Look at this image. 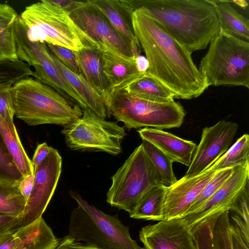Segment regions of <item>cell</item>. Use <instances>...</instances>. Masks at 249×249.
<instances>
[{"label": "cell", "mask_w": 249, "mask_h": 249, "mask_svg": "<svg viewBox=\"0 0 249 249\" xmlns=\"http://www.w3.org/2000/svg\"><path fill=\"white\" fill-rule=\"evenodd\" d=\"M135 36L148 62L147 72L174 94L175 98L198 97L208 88L192 53L139 9L132 15Z\"/></svg>", "instance_id": "obj_1"}, {"label": "cell", "mask_w": 249, "mask_h": 249, "mask_svg": "<svg viewBox=\"0 0 249 249\" xmlns=\"http://www.w3.org/2000/svg\"><path fill=\"white\" fill-rule=\"evenodd\" d=\"M191 53L205 49L220 32L212 0H129Z\"/></svg>", "instance_id": "obj_2"}, {"label": "cell", "mask_w": 249, "mask_h": 249, "mask_svg": "<svg viewBox=\"0 0 249 249\" xmlns=\"http://www.w3.org/2000/svg\"><path fill=\"white\" fill-rule=\"evenodd\" d=\"M15 115L29 125L54 124L63 127L80 117L83 111L51 87L27 77L11 88Z\"/></svg>", "instance_id": "obj_3"}, {"label": "cell", "mask_w": 249, "mask_h": 249, "mask_svg": "<svg viewBox=\"0 0 249 249\" xmlns=\"http://www.w3.org/2000/svg\"><path fill=\"white\" fill-rule=\"evenodd\" d=\"M19 17L32 42L57 45L74 52L88 47L100 49L76 25L69 13L53 0H42L27 6Z\"/></svg>", "instance_id": "obj_4"}, {"label": "cell", "mask_w": 249, "mask_h": 249, "mask_svg": "<svg viewBox=\"0 0 249 249\" xmlns=\"http://www.w3.org/2000/svg\"><path fill=\"white\" fill-rule=\"evenodd\" d=\"M70 195L77 204L71 213L68 227V235L73 239L102 249H143L117 214L105 213L75 191H71Z\"/></svg>", "instance_id": "obj_5"}, {"label": "cell", "mask_w": 249, "mask_h": 249, "mask_svg": "<svg viewBox=\"0 0 249 249\" xmlns=\"http://www.w3.org/2000/svg\"><path fill=\"white\" fill-rule=\"evenodd\" d=\"M109 115L129 129L151 127L163 130L179 127L186 112L174 100L157 103L140 98L123 89H112L104 99Z\"/></svg>", "instance_id": "obj_6"}, {"label": "cell", "mask_w": 249, "mask_h": 249, "mask_svg": "<svg viewBox=\"0 0 249 249\" xmlns=\"http://www.w3.org/2000/svg\"><path fill=\"white\" fill-rule=\"evenodd\" d=\"M198 70L211 86L249 88V42L220 30L209 44Z\"/></svg>", "instance_id": "obj_7"}, {"label": "cell", "mask_w": 249, "mask_h": 249, "mask_svg": "<svg viewBox=\"0 0 249 249\" xmlns=\"http://www.w3.org/2000/svg\"><path fill=\"white\" fill-rule=\"evenodd\" d=\"M107 193L111 206L130 213L142 196L152 187L162 184L161 177L145 154L137 147L112 177Z\"/></svg>", "instance_id": "obj_8"}, {"label": "cell", "mask_w": 249, "mask_h": 249, "mask_svg": "<svg viewBox=\"0 0 249 249\" xmlns=\"http://www.w3.org/2000/svg\"><path fill=\"white\" fill-rule=\"evenodd\" d=\"M61 133L71 150L105 152L115 156L122 152V142L126 133L116 122L102 118L90 110L64 127Z\"/></svg>", "instance_id": "obj_9"}, {"label": "cell", "mask_w": 249, "mask_h": 249, "mask_svg": "<svg viewBox=\"0 0 249 249\" xmlns=\"http://www.w3.org/2000/svg\"><path fill=\"white\" fill-rule=\"evenodd\" d=\"M76 25L95 41L102 51L127 57H137L130 43L110 23L92 0H71L65 9Z\"/></svg>", "instance_id": "obj_10"}, {"label": "cell", "mask_w": 249, "mask_h": 249, "mask_svg": "<svg viewBox=\"0 0 249 249\" xmlns=\"http://www.w3.org/2000/svg\"><path fill=\"white\" fill-rule=\"evenodd\" d=\"M18 58L34 68L32 76L36 79L52 88L82 111L88 109L82 98L58 70L46 43L26 41L20 48Z\"/></svg>", "instance_id": "obj_11"}, {"label": "cell", "mask_w": 249, "mask_h": 249, "mask_svg": "<svg viewBox=\"0 0 249 249\" xmlns=\"http://www.w3.org/2000/svg\"><path fill=\"white\" fill-rule=\"evenodd\" d=\"M61 171V156L57 150L51 147L47 157L34 168L33 189L18 217V228L42 216L54 194Z\"/></svg>", "instance_id": "obj_12"}, {"label": "cell", "mask_w": 249, "mask_h": 249, "mask_svg": "<svg viewBox=\"0 0 249 249\" xmlns=\"http://www.w3.org/2000/svg\"><path fill=\"white\" fill-rule=\"evenodd\" d=\"M238 128L236 123L226 120L204 128L200 142L183 177H194L207 170L228 150Z\"/></svg>", "instance_id": "obj_13"}, {"label": "cell", "mask_w": 249, "mask_h": 249, "mask_svg": "<svg viewBox=\"0 0 249 249\" xmlns=\"http://www.w3.org/2000/svg\"><path fill=\"white\" fill-rule=\"evenodd\" d=\"M139 238L143 249H198L184 218L164 219L145 226L140 231Z\"/></svg>", "instance_id": "obj_14"}, {"label": "cell", "mask_w": 249, "mask_h": 249, "mask_svg": "<svg viewBox=\"0 0 249 249\" xmlns=\"http://www.w3.org/2000/svg\"><path fill=\"white\" fill-rule=\"evenodd\" d=\"M249 181V163L233 167L231 176L206 202L184 218L191 228L215 213L229 211L234 200Z\"/></svg>", "instance_id": "obj_15"}, {"label": "cell", "mask_w": 249, "mask_h": 249, "mask_svg": "<svg viewBox=\"0 0 249 249\" xmlns=\"http://www.w3.org/2000/svg\"><path fill=\"white\" fill-rule=\"evenodd\" d=\"M215 172L207 169L195 177H182L168 186L164 204V219L184 218Z\"/></svg>", "instance_id": "obj_16"}, {"label": "cell", "mask_w": 249, "mask_h": 249, "mask_svg": "<svg viewBox=\"0 0 249 249\" xmlns=\"http://www.w3.org/2000/svg\"><path fill=\"white\" fill-rule=\"evenodd\" d=\"M142 140H146L159 149L173 162L189 166L197 145L172 133L153 128L138 130Z\"/></svg>", "instance_id": "obj_17"}, {"label": "cell", "mask_w": 249, "mask_h": 249, "mask_svg": "<svg viewBox=\"0 0 249 249\" xmlns=\"http://www.w3.org/2000/svg\"><path fill=\"white\" fill-rule=\"evenodd\" d=\"M93 3L102 12L110 23L131 44L138 56L141 47L133 30L132 15L135 11L128 0H94Z\"/></svg>", "instance_id": "obj_18"}, {"label": "cell", "mask_w": 249, "mask_h": 249, "mask_svg": "<svg viewBox=\"0 0 249 249\" xmlns=\"http://www.w3.org/2000/svg\"><path fill=\"white\" fill-rule=\"evenodd\" d=\"M14 235V249H54L59 242L42 216L19 227Z\"/></svg>", "instance_id": "obj_19"}, {"label": "cell", "mask_w": 249, "mask_h": 249, "mask_svg": "<svg viewBox=\"0 0 249 249\" xmlns=\"http://www.w3.org/2000/svg\"><path fill=\"white\" fill-rule=\"evenodd\" d=\"M102 54V51L96 47L76 52L81 74L104 100L111 89L104 72Z\"/></svg>", "instance_id": "obj_20"}, {"label": "cell", "mask_w": 249, "mask_h": 249, "mask_svg": "<svg viewBox=\"0 0 249 249\" xmlns=\"http://www.w3.org/2000/svg\"><path fill=\"white\" fill-rule=\"evenodd\" d=\"M140 98L157 103L174 100L173 92L148 72H141L123 86L118 87Z\"/></svg>", "instance_id": "obj_21"}, {"label": "cell", "mask_w": 249, "mask_h": 249, "mask_svg": "<svg viewBox=\"0 0 249 249\" xmlns=\"http://www.w3.org/2000/svg\"><path fill=\"white\" fill-rule=\"evenodd\" d=\"M102 56L104 72L111 89L141 73L137 67L136 57H125L108 51H102Z\"/></svg>", "instance_id": "obj_22"}, {"label": "cell", "mask_w": 249, "mask_h": 249, "mask_svg": "<svg viewBox=\"0 0 249 249\" xmlns=\"http://www.w3.org/2000/svg\"><path fill=\"white\" fill-rule=\"evenodd\" d=\"M58 70L72 88L85 101L88 109L99 117L106 119L109 116L103 98L97 92L81 74H76L64 65L52 53Z\"/></svg>", "instance_id": "obj_23"}, {"label": "cell", "mask_w": 249, "mask_h": 249, "mask_svg": "<svg viewBox=\"0 0 249 249\" xmlns=\"http://www.w3.org/2000/svg\"><path fill=\"white\" fill-rule=\"evenodd\" d=\"M220 30L249 42V20L239 14L230 0H212Z\"/></svg>", "instance_id": "obj_24"}, {"label": "cell", "mask_w": 249, "mask_h": 249, "mask_svg": "<svg viewBox=\"0 0 249 249\" xmlns=\"http://www.w3.org/2000/svg\"><path fill=\"white\" fill-rule=\"evenodd\" d=\"M168 187L162 184L155 185L140 198L130 217L160 221L164 219V204Z\"/></svg>", "instance_id": "obj_25"}, {"label": "cell", "mask_w": 249, "mask_h": 249, "mask_svg": "<svg viewBox=\"0 0 249 249\" xmlns=\"http://www.w3.org/2000/svg\"><path fill=\"white\" fill-rule=\"evenodd\" d=\"M18 17L9 4L0 3V58L18 59L15 34Z\"/></svg>", "instance_id": "obj_26"}, {"label": "cell", "mask_w": 249, "mask_h": 249, "mask_svg": "<svg viewBox=\"0 0 249 249\" xmlns=\"http://www.w3.org/2000/svg\"><path fill=\"white\" fill-rule=\"evenodd\" d=\"M0 132L15 163L23 177L34 174L31 160L21 144L15 124H7L0 117Z\"/></svg>", "instance_id": "obj_27"}, {"label": "cell", "mask_w": 249, "mask_h": 249, "mask_svg": "<svg viewBox=\"0 0 249 249\" xmlns=\"http://www.w3.org/2000/svg\"><path fill=\"white\" fill-rule=\"evenodd\" d=\"M249 163V136L245 134L208 169L218 171Z\"/></svg>", "instance_id": "obj_28"}, {"label": "cell", "mask_w": 249, "mask_h": 249, "mask_svg": "<svg viewBox=\"0 0 249 249\" xmlns=\"http://www.w3.org/2000/svg\"><path fill=\"white\" fill-rule=\"evenodd\" d=\"M26 200L19 188V184L0 183V213L19 217L22 213Z\"/></svg>", "instance_id": "obj_29"}, {"label": "cell", "mask_w": 249, "mask_h": 249, "mask_svg": "<svg viewBox=\"0 0 249 249\" xmlns=\"http://www.w3.org/2000/svg\"><path fill=\"white\" fill-rule=\"evenodd\" d=\"M141 143L148 158L159 173L163 185L169 186L177 181L173 170V162L149 142L142 140Z\"/></svg>", "instance_id": "obj_30"}, {"label": "cell", "mask_w": 249, "mask_h": 249, "mask_svg": "<svg viewBox=\"0 0 249 249\" xmlns=\"http://www.w3.org/2000/svg\"><path fill=\"white\" fill-rule=\"evenodd\" d=\"M26 63L18 59L0 58V87L12 86L18 81L32 75Z\"/></svg>", "instance_id": "obj_31"}, {"label": "cell", "mask_w": 249, "mask_h": 249, "mask_svg": "<svg viewBox=\"0 0 249 249\" xmlns=\"http://www.w3.org/2000/svg\"><path fill=\"white\" fill-rule=\"evenodd\" d=\"M23 178L15 163L0 132V183L18 184Z\"/></svg>", "instance_id": "obj_32"}, {"label": "cell", "mask_w": 249, "mask_h": 249, "mask_svg": "<svg viewBox=\"0 0 249 249\" xmlns=\"http://www.w3.org/2000/svg\"><path fill=\"white\" fill-rule=\"evenodd\" d=\"M233 171V167L216 171L191 206L186 215L194 213L202 206L221 187Z\"/></svg>", "instance_id": "obj_33"}, {"label": "cell", "mask_w": 249, "mask_h": 249, "mask_svg": "<svg viewBox=\"0 0 249 249\" xmlns=\"http://www.w3.org/2000/svg\"><path fill=\"white\" fill-rule=\"evenodd\" d=\"M47 45L51 53L66 68L76 74H81L76 52L57 45L50 44H47Z\"/></svg>", "instance_id": "obj_34"}, {"label": "cell", "mask_w": 249, "mask_h": 249, "mask_svg": "<svg viewBox=\"0 0 249 249\" xmlns=\"http://www.w3.org/2000/svg\"><path fill=\"white\" fill-rule=\"evenodd\" d=\"M249 181L237 196L229 211H232L249 226Z\"/></svg>", "instance_id": "obj_35"}, {"label": "cell", "mask_w": 249, "mask_h": 249, "mask_svg": "<svg viewBox=\"0 0 249 249\" xmlns=\"http://www.w3.org/2000/svg\"><path fill=\"white\" fill-rule=\"evenodd\" d=\"M12 86L0 87V117L8 124H14L15 115Z\"/></svg>", "instance_id": "obj_36"}, {"label": "cell", "mask_w": 249, "mask_h": 249, "mask_svg": "<svg viewBox=\"0 0 249 249\" xmlns=\"http://www.w3.org/2000/svg\"><path fill=\"white\" fill-rule=\"evenodd\" d=\"M18 217L0 213V239L18 228Z\"/></svg>", "instance_id": "obj_37"}, {"label": "cell", "mask_w": 249, "mask_h": 249, "mask_svg": "<svg viewBox=\"0 0 249 249\" xmlns=\"http://www.w3.org/2000/svg\"><path fill=\"white\" fill-rule=\"evenodd\" d=\"M54 249H102L86 243L76 241L67 235L59 239V242Z\"/></svg>", "instance_id": "obj_38"}, {"label": "cell", "mask_w": 249, "mask_h": 249, "mask_svg": "<svg viewBox=\"0 0 249 249\" xmlns=\"http://www.w3.org/2000/svg\"><path fill=\"white\" fill-rule=\"evenodd\" d=\"M229 227L231 249H249L237 226L230 221Z\"/></svg>", "instance_id": "obj_39"}, {"label": "cell", "mask_w": 249, "mask_h": 249, "mask_svg": "<svg viewBox=\"0 0 249 249\" xmlns=\"http://www.w3.org/2000/svg\"><path fill=\"white\" fill-rule=\"evenodd\" d=\"M51 146L45 142L37 145L31 160L34 169L40 165L50 152Z\"/></svg>", "instance_id": "obj_40"}, {"label": "cell", "mask_w": 249, "mask_h": 249, "mask_svg": "<svg viewBox=\"0 0 249 249\" xmlns=\"http://www.w3.org/2000/svg\"><path fill=\"white\" fill-rule=\"evenodd\" d=\"M34 174L24 177L19 183V188L25 199H28L32 190L34 184Z\"/></svg>", "instance_id": "obj_41"}, {"label": "cell", "mask_w": 249, "mask_h": 249, "mask_svg": "<svg viewBox=\"0 0 249 249\" xmlns=\"http://www.w3.org/2000/svg\"><path fill=\"white\" fill-rule=\"evenodd\" d=\"M15 231L7 234L0 239V249H14V233Z\"/></svg>", "instance_id": "obj_42"}, {"label": "cell", "mask_w": 249, "mask_h": 249, "mask_svg": "<svg viewBox=\"0 0 249 249\" xmlns=\"http://www.w3.org/2000/svg\"><path fill=\"white\" fill-rule=\"evenodd\" d=\"M136 62L138 70L140 72H144L147 71L149 64L145 56L139 55L136 58Z\"/></svg>", "instance_id": "obj_43"}]
</instances>
